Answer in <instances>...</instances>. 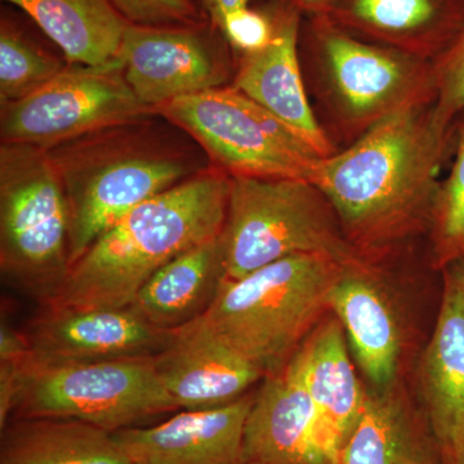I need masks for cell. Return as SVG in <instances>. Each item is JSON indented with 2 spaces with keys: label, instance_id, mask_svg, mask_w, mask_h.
I'll use <instances>...</instances> for the list:
<instances>
[{
  "label": "cell",
  "instance_id": "cell-1",
  "mask_svg": "<svg viewBox=\"0 0 464 464\" xmlns=\"http://www.w3.org/2000/svg\"><path fill=\"white\" fill-rule=\"evenodd\" d=\"M433 103L390 116L317 164L313 183L351 248L372 264L429 235L440 170L453 149V127L440 123Z\"/></svg>",
  "mask_w": 464,
  "mask_h": 464
},
{
  "label": "cell",
  "instance_id": "cell-2",
  "mask_svg": "<svg viewBox=\"0 0 464 464\" xmlns=\"http://www.w3.org/2000/svg\"><path fill=\"white\" fill-rule=\"evenodd\" d=\"M69 207L70 264L128 212L210 167L181 128L150 116L48 149Z\"/></svg>",
  "mask_w": 464,
  "mask_h": 464
},
{
  "label": "cell",
  "instance_id": "cell-3",
  "mask_svg": "<svg viewBox=\"0 0 464 464\" xmlns=\"http://www.w3.org/2000/svg\"><path fill=\"white\" fill-rule=\"evenodd\" d=\"M230 177L210 166L128 212L72 266L52 306L130 307L143 284L186 250L222 234Z\"/></svg>",
  "mask_w": 464,
  "mask_h": 464
},
{
  "label": "cell",
  "instance_id": "cell-4",
  "mask_svg": "<svg viewBox=\"0 0 464 464\" xmlns=\"http://www.w3.org/2000/svg\"><path fill=\"white\" fill-rule=\"evenodd\" d=\"M299 50L329 125L348 145L390 116L435 101L431 61L359 38L325 14L304 17Z\"/></svg>",
  "mask_w": 464,
  "mask_h": 464
},
{
  "label": "cell",
  "instance_id": "cell-5",
  "mask_svg": "<svg viewBox=\"0 0 464 464\" xmlns=\"http://www.w3.org/2000/svg\"><path fill=\"white\" fill-rule=\"evenodd\" d=\"M344 265L328 256H295L225 279L204 317L226 344L267 375L285 365L331 313L333 285Z\"/></svg>",
  "mask_w": 464,
  "mask_h": 464
},
{
  "label": "cell",
  "instance_id": "cell-6",
  "mask_svg": "<svg viewBox=\"0 0 464 464\" xmlns=\"http://www.w3.org/2000/svg\"><path fill=\"white\" fill-rule=\"evenodd\" d=\"M69 207L47 150L0 145V271L42 307L60 297L72 270Z\"/></svg>",
  "mask_w": 464,
  "mask_h": 464
},
{
  "label": "cell",
  "instance_id": "cell-7",
  "mask_svg": "<svg viewBox=\"0 0 464 464\" xmlns=\"http://www.w3.org/2000/svg\"><path fill=\"white\" fill-rule=\"evenodd\" d=\"M221 237L230 280L295 256H328L342 264L362 259L331 201L306 179L230 177Z\"/></svg>",
  "mask_w": 464,
  "mask_h": 464
},
{
  "label": "cell",
  "instance_id": "cell-8",
  "mask_svg": "<svg viewBox=\"0 0 464 464\" xmlns=\"http://www.w3.org/2000/svg\"><path fill=\"white\" fill-rule=\"evenodd\" d=\"M179 411L168 395L154 356L88 364L20 366L12 418H70L114 433L150 418Z\"/></svg>",
  "mask_w": 464,
  "mask_h": 464
},
{
  "label": "cell",
  "instance_id": "cell-9",
  "mask_svg": "<svg viewBox=\"0 0 464 464\" xmlns=\"http://www.w3.org/2000/svg\"><path fill=\"white\" fill-rule=\"evenodd\" d=\"M155 112L181 128L228 177L306 179L322 157L302 137L232 85L179 97Z\"/></svg>",
  "mask_w": 464,
  "mask_h": 464
},
{
  "label": "cell",
  "instance_id": "cell-10",
  "mask_svg": "<svg viewBox=\"0 0 464 464\" xmlns=\"http://www.w3.org/2000/svg\"><path fill=\"white\" fill-rule=\"evenodd\" d=\"M0 106L2 143L44 150L157 115L136 96L116 57L97 66L69 63L41 90Z\"/></svg>",
  "mask_w": 464,
  "mask_h": 464
},
{
  "label": "cell",
  "instance_id": "cell-11",
  "mask_svg": "<svg viewBox=\"0 0 464 464\" xmlns=\"http://www.w3.org/2000/svg\"><path fill=\"white\" fill-rule=\"evenodd\" d=\"M116 58L136 96L154 110L231 84L235 72L234 51L210 20L194 26L128 24Z\"/></svg>",
  "mask_w": 464,
  "mask_h": 464
},
{
  "label": "cell",
  "instance_id": "cell-12",
  "mask_svg": "<svg viewBox=\"0 0 464 464\" xmlns=\"http://www.w3.org/2000/svg\"><path fill=\"white\" fill-rule=\"evenodd\" d=\"M172 331L150 325L130 307H42L25 331L30 359L88 364L157 356Z\"/></svg>",
  "mask_w": 464,
  "mask_h": 464
},
{
  "label": "cell",
  "instance_id": "cell-13",
  "mask_svg": "<svg viewBox=\"0 0 464 464\" xmlns=\"http://www.w3.org/2000/svg\"><path fill=\"white\" fill-rule=\"evenodd\" d=\"M274 16L271 41L261 50L235 54L232 87L288 125L322 158L338 151L308 100L299 38L304 14L285 3L265 0Z\"/></svg>",
  "mask_w": 464,
  "mask_h": 464
},
{
  "label": "cell",
  "instance_id": "cell-14",
  "mask_svg": "<svg viewBox=\"0 0 464 464\" xmlns=\"http://www.w3.org/2000/svg\"><path fill=\"white\" fill-rule=\"evenodd\" d=\"M154 360L159 378L179 411L231 404L266 375L226 344L204 316L174 329Z\"/></svg>",
  "mask_w": 464,
  "mask_h": 464
},
{
  "label": "cell",
  "instance_id": "cell-15",
  "mask_svg": "<svg viewBox=\"0 0 464 464\" xmlns=\"http://www.w3.org/2000/svg\"><path fill=\"white\" fill-rule=\"evenodd\" d=\"M329 304L369 389L387 391L398 386L404 333L382 282L380 264L360 259L344 265L333 285Z\"/></svg>",
  "mask_w": 464,
  "mask_h": 464
},
{
  "label": "cell",
  "instance_id": "cell-16",
  "mask_svg": "<svg viewBox=\"0 0 464 464\" xmlns=\"http://www.w3.org/2000/svg\"><path fill=\"white\" fill-rule=\"evenodd\" d=\"M255 392L206 411H179L155 426L114 432L130 464H246L244 436Z\"/></svg>",
  "mask_w": 464,
  "mask_h": 464
},
{
  "label": "cell",
  "instance_id": "cell-17",
  "mask_svg": "<svg viewBox=\"0 0 464 464\" xmlns=\"http://www.w3.org/2000/svg\"><path fill=\"white\" fill-rule=\"evenodd\" d=\"M246 464H334L324 453L315 406L295 356L265 375L244 436Z\"/></svg>",
  "mask_w": 464,
  "mask_h": 464
},
{
  "label": "cell",
  "instance_id": "cell-18",
  "mask_svg": "<svg viewBox=\"0 0 464 464\" xmlns=\"http://www.w3.org/2000/svg\"><path fill=\"white\" fill-rule=\"evenodd\" d=\"M442 275L439 313L418 369V398L449 464L464 450V295Z\"/></svg>",
  "mask_w": 464,
  "mask_h": 464
},
{
  "label": "cell",
  "instance_id": "cell-19",
  "mask_svg": "<svg viewBox=\"0 0 464 464\" xmlns=\"http://www.w3.org/2000/svg\"><path fill=\"white\" fill-rule=\"evenodd\" d=\"M293 356L315 406L320 445L326 457L338 464L368 392L357 377L340 320L329 313Z\"/></svg>",
  "mask_w": 464,
  "mask_h": 464
},
{
  "label": "cell",
  "instance_id": "cell-20",
  "mask_svg": "<svg viewBox=\"0 0 464 464\" xmlns=\"http://www.w3.org/2000/svg\"><path fill=\"white\" fill-rule=\"evenodd\" d=\"M348 33L436 60L464 23V0H334L325 14Z\"/></svg>",
  "mask_w": 464,
  "mask_h": 464
},
{
  "label": "cell",
  "instance_id": "cell-21",
  "mask_svg": "<svg viewBox=\"0 0 464 464\" xmlns=\"http://www.w3.org/2000/svg\"><path fill=\"white\" fill-rule=\"evenodd\" d=\"M338 464H449L426 415L402 387L369 389Z\"/></svg>",
  "mask_w": 464,
  "mask_h": 464
},
{
  "label": "cell",
  "instance_id": "cell-22",
  "mask_svg": "<svg viewBox=\"0 0 464 464\" xmlns=\"http://www.w3.org/2000/svg\"><path fill=\"white\" fill-rule=\"evenodd\" d=\"M221 235L186 250L152 275L130 310L161 331H174L206 315L226 277Z\"/></svg>",
  "mask_w": 464,
  "mask_h": 464
},
{
  "label": "cell",
  "instance_id": "cell-23",
  "mask_svg": "<svg viewBox=\"0 0 464 464\" xmlns=\"http://www.w3.org/2000/svg\"><path fill=\"white\" fill-rule=\"evenodd\" d=\"M0 464H130L114 435L70 418H12L2 429Z\"/></svg>",
  "mask_w": 464,
  "mask_h": 464
},
{
  "label": "cell",
  "instance_id": "cell-24",
  "mask_svg": "<svg viewBox=\"0 0 464 464\" xmlns=\"http://www.w3.org/2000/svg\"><path fill=\"white\" fill-rule=\"evenodd\" d=\"M27 14L69 63L103 65L118 56L128 23L111 0H3Z\"/></svg>",
  "mask_w": 464,
  "mask_h": 464
},
{
  "label": "cell",
  "instance_id": "cell-25",
  "mask_svg": "<svg viewBox=\"0 0 464 464\" xmlns=\"http://www.w3.org/2000/svg\"><path fill=\"white\" fill-rule=\"evenodd\" d=\"M67 61L45 50L16 18L0 21V105L25 99L56 78Z\"/></svg>",
  "mask_w": 464,
  "mask_h": 464
},
{
  "label": "cell",
  "instance_id": "cell-26",
  "mask_svg": "<svg viewBox=\"0 0 464 464\" xmlns=\"http://www.w3.org/2000/svg\"><path fill=\"white\" fill-rule=\"evenodd\" d=\"M453 163L439 186L431 227L430 265L441 273L464 256V110L453 124Z\"/></svg>",
  "mask_w": 464,
  "mask_h": 464
},
{
  "label": "cell",
  "instance_id": "cell-27",
  "mask_svg": "<svg viewBox=\"0 0 464 464\" xmlns=\"http://www.w3.org/2000/svg\"><path fill=\"white\" fill-rule=\"evenodd\" d=\"M435 115L444 127H453L464 110V23L447 50L432 63Z\"/></svg>",
  "mask_w": 464,
  "mask_h": 464
},
{
  "label": "cell",
  "instance_id": "cell-28",
  "mask_svg": "<svg viewBox=\"0 0 464 464\" xmlns=\"http://www.w3.org/2000/svg\"><path fill=\"white\" fill-rule=\"evenodd\" d=\"M128 24L139 26H194L209 21L195 0H111Z\"/></svg>",
  "mask_w": 464,
  "mask_h": 464
},
{
  "label": "cell",
  "instance_id": "cell-29",
  "mask_svg": "<svg viewBox=\"0 0 464 464\" xmlns=\"http://www.w3.org/2000/svg\"><path fill=\"white\" fill-rule=\"evenodd\" d=\"M274 16L270 5L262 3L259 7L240 9L230 14L219 32L225 36L235 54L261 50L273 38Z\"/></svg>",
  "mask_w": 464,
  "mask_h": 464
},
{
  "label": "cell",
  "instance_id": "cell-30",
  "mask_svg": "<svg viewBox=\"0 0 464 464\" xmlns=\"http://www.w3.org/2000/svg\"><path fill=\"white\" fill-rule=\"evenodd\" d=\"M201 5L207 12L210 23L219 30L230 14L249 7L250 0H201Z\"/></svg>",
  "mask_w": 464,
  "mask_h": 464
},
{
  "label": "cell",
  "instance_id": "cell-31",
  "mask_svg": "<svg viewBox=\"0 0 464 464\" xmlns=\"http://www.w3.org/2000/svg\"><path fill=\"white\" fill-rule=\"evenodd\" d=\"M298 9L304 17L325 14L334 0H276Z\"/></svg>",
  "mask_w": 464,
  "mask_h": 464
},
{
  "label": "cell",
  "instance_id": "cell-32",
  "mask_svg": "<svg viewBox=\"0 0 464 464\" xmlns=\"http://www.w3.org/2000/svg\"><path fill=\"white\" fill-rule=\"evenodd\" d=\"M441 274H444L451 282L456 284L458 288L462 290L464 295V256L457 259V261H454L453 264L447 266V267L441 271Z\"/></svg>",
  "mask_w": 464,
  "mask_h": 464
},
{
  "label": "cell",
  "instance_id": "cell-33",
  "mask_svg": "<svg viewBox=\"0 0 464 464\" xmlns=\"http://www.w3.org/2000/svg\"><path fill=\"white\" fill-rule=\"evenodd\" d=\"M458 464H464V450L462 451V454H460L459 460H458Z\"/></svg>",
  "mask_w": 464,
  "mask_h": 464
},
{
  "label": "cell",
  "instance_id": "cell-34",
  "mask_svg": "<svg viewBox=\"0 0 464 464\" xmlns=\"http://www.w3.org/2000/svg\"><path fill=\"white\" fill-rule=\"evenodd\" d=\"M195 2H201V0H195Z\"/></svg>",
  "mask_w": 464,
  "mask_h": 464
}]
</instances>
